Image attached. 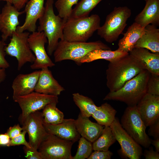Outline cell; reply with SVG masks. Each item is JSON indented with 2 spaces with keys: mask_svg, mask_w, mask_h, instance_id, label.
I'll list each match as a JSON object with an SVG mask.
<instances>
[{
  "mask_svg": "<svg viewBox=\"0 0 159 159\" xmlns=\"http://www.w3.org/2000/svg\"><path fill=\"white\" fill-rule=\"evenodd\" d=\"M147 93L159 95V75L150 74L147 84Z\"/></svg>",
  "mask_w": 159,
  "mask_h": 159,
  "instance_id": "33",
  "label": "cell"
},
{
  "mask_svg": "<svg viewBox=\"0 0 159 159\" xmlns=\"http://www.w3.org/2000/svg\"><path fill=\"white\" fill-rule=\"evenodd\" d=\"M129 54L128 53L117 49L115 51L98 49L94 50L87 54L80 60L81 64L89 63L100 59L112 62Z\"/></svg>",
  "mask_w": 159,
  "mask_h": 159,
  "instance_id": "25",
  "label": "cell"
},
{
  "mask_svg": "<svg viewBox=\"0 0 159 159\" xmlns=\"http://www.w3.org/2000/svg\"><path fill=\"white\" fill-rule=\"evenodd\" d=\"M64 90L53 77L48 68L40 70L39 79L34 91L45 94L58 96Z\"/></svg>",
  "mask_w": 159,
  "mask_h": 159,
  "instance_id": "19",
  "label": "cell"
},
{
  "mask_svg": "<svg viewBox=\"0 0 159 159\" xmlns=\"http://www.w3.org/2000/svg\"><path fill=\"white\" fill-rule=\"evenodd\" d=\"M145 6L136 16L135 22L145 28L151 24L159 25V0H146Z\"/></svg>",
  "mask_w": 159,
  "mask_h": 159,
  "instance_id": "22",
  "label": "cell"
},
{
  "mask_svg": "<svg viewBox=\"0 0 159 159\" xmlns=\"http://www.w3.org/2000/svg\"><path fill=\"white\" fill-rule=\"evenodd\" d=\"M129 54L150 74L159 75V53H151L146 49L134 48Z\"/></svg>",
  "mask_w": 159,
  "mask_h": 159,
  "instance_id": "20",
  "label": "cell"
},
{
  "mask_svg": "<svg viewBox=\"0 0 159 159\" xmlns=\"http://www.w3.org/2000/svg\"><path fill=\"white\" fill-rule=\"evenodd\" d=\"M21 123L23 130L28 134L31 147L38 150L41 143L49 134L43 125L42 112L38 111L30 114Z\"/></svg>",
  "mask_w": 159,
  "mask_h": 159,
  "instance_id": "12",
  "label": "cell"
},
{
  "mask_svg": "<svg viewBox=\"0 0 159 159\" xmlns=\"http://www.w3.org/2000/svg\"><path fill=\"white\" fill-rule=\"evenodd\" d=\"M102 0H81L72 9L69 18H78L88 16L90 12Z\"/></svg>",
  "mask_w": 159,
  "mask_h": 159,
  "instance_id": "30",
  "label": "cell"
},
{
  "mask_svg": "<svg viewBox=\"0 0 159 159\" xmlns=\"http://www.w3.org/2000/svg\"><path fill=\"white\" fill-rule=\"evenodd\" d=\"M75 125L80 136L92 143L100 135L104 127L97 123L91 121L89 117L82 116L80 112L75 120Z\"/></svg>",
  "mask_w": 159,
  "mask_h": 159,
  "instance_id": "21",
  "label": "cell"
},
{
  "mask_svg": "<svg viewBox=\"0 0 159 159\" xmlns=\"http://www.w3.org/2000/svg\"><path fill=\"white\" fill-rule=\"evenodd\" d=\"M150 74L147 70H143L119 90L110 92L103 100L123 102L128 106L136 105L147 93V84Z\"/></svg>",
  "mask_w": 159,
  "mask_h": 159,
  "instance_id": "3",
  "label": "cell"
},
{
  "mask_svg": "<svg viewBox=\"0 0 159 159\" xmlns=\"http://www.w3.org/2000/svg\"><path fill=\"white\" fill-rule=\"evenodd\" d=\"M24 13L20 11L10 2H6L0 13V32L2 40L5 42L11 37L19 24V16Z\"/></svg>",
  "mask_w": 159,
  "mask_h": 159,
  "instance_id": "14",
  "label": "cell"
},
{
  "mask_svg": "<svg viewBox=\"0 0 159 159\" xmlns=\"http://www.w3.org/2000/svg\"><path fill=\"white\" fill-rule=\"evenodd\" d=\"M109 62L106 74V85L110 92L119 90L144 69L139 62L129 54Z\"/></svg>",
  "mask_w": 159,
  "mask_h": 159,
  "instance_id": "1",
  "label": "cell"
},
{
  "mask_svg": "<svg viewBox=\"0 0 159 159\" xmlns=\"http://www.w3.org/2000/svg\"><path fill=\"white\" fill-rule=\"evenodd\" d=\"M74 143L49 134L38 150L42 159H72L71 150Z\"/></svg>",
  "mask_w": 159,
  "mask_h": 159,
  "instance_id": "10",
  "label": "cell"
},
{
  "mask_svg": "<svg viewBox=\"0 0 159 159\" xmlns=\"http://www.w3.org/2000/svg\"><path fill=\"white\" fill-rule=\"evenodd\" d=\"M145 1L146 0H145Z\"/></svg>",
  "mask_w": 159,
  "mask_h": 159,
  "instance_id": "46",
  "label": "cell"
},
{
  "mask_svg": "<svg viewBox=\"0 0 159 159\" xmlns=\"http://www.w3.org/2000/svg\"><path fill=\"white\" fill-rule=\"evenodd\" d=\"M110 127L116 140L120 146V151L123 156L130 159H140L143 155L141 146L124 129L118 118L115 117Z\"/></svg>",
  "mask_w": 159,
  "mask_h": 159,
  "instance_id": "11",
  "label": "cell"
},
{
  "mask_svg": "<svg viewBox=\"0 0 159 159\" xmlns=\"http://www.w3.org/2000/svg\"><path fill=\"white\" fill-rule=\"evenodd\" d=\"M143 155L146 159H159V152L154 151L151 147L149 150H145Z\"/></svg>",
  "mask_w": 159,
  "mask_h": 159,
  "instance_id": "40",
  "label": "cell"
},
{
  "mask_svg": "<svg viewBox=\"0 0 159 159\" xmlns=\"http://www.w3.org/2000/svg\"><path fill=\"white\" fill-rule=\"evenodd\" d=\"M149 126L148 135L155 139L159 138V119Z\"/></svg>",
  "mask_w": 159,
  "mask_h": 159,
  "instance_id": "39",
  "label": "cell"
},
{
  "mask_svg": "<svg viewBox=\"0 0 159 159\" xmlns=\"http://www.w3.org/2000/svg\"><path fill=\"white\" fill-rule=\"evenodd\" d=\"M136 107L146 127L159 119V95L146 93L138 103Z\"/></svg>",
  "mask_w": 159,
  "mask_h": 159,
  "instance_id": "15",
  "label": "cell"
},
{
  "mask_svg": "<svg viewBox=\"0 0 159 159\" xmlns=\"http://www.w3.org/2000/svg\"><path fill=\"white\" fill-rule=\"evenodd\" d=\"M100 19L97 14L69 18L63 30V39L69 42H86L100 27Z\"/></svg>",
  "mask_w": 159,
  "mask_h": 159,
  "instance_id": "5",
  "label": "cell"
},
{
  "mask_svg": "<svg viewBox=\"0 0 159 159\" xmlns=\"http://www.w3.org/2000/svg\"><path fill=\"white\" fill-rule=\"evenodd\" d=\"M6 46L4 41H0V67L5 69L10 66L9 63L5 58L6 54L5 49Z\"/></svg>",
  "mask_w": 159,
  "mask_h": 159,
  "instance_id": "36",
  "label": "cell"
},
{
  "mask_svg": "<svg viewBox=\"0 0 159 159\" xmlns=\"http://www.w3.org/2000/svg\"><path fill=\"white\" fill-rule=\"evenodd\" d=\"M116 110L110 104L105 102L98 107L92 116L97 123L104 126H110L114 121Z\"/></svg>",
  "mask_w": 159,
  "mask_h": 159,
  "instance_id": "26",
  "label": "cell"
},
{
  "mask_svg": "<svg viewBox=\"0 0 159 159\" xmlns=\"http://www.w3.org/2000/svg\"><path fill=\"white\" fill-rule=\"evenodd\" d=\"M23 130V128L22 127H21L18 124L12 127H10L6 133L11 139H12L19 135Z\"/></svg>",
  "mask_w": 159,
  "mask_h": 159,
  "instance_id": "38",
  "label": "cell"
},
{
  "mask_svg": "<svg viewBox=\"0 0 159 159\" xmlns=\"http://www.w3.org/2000/svg\"><path fill=\"white\" fill-rule=\"evenodd\" d=\"M79 0H57L55 3V7L58 15L67 20L71 14L72 6L77 4Z\"/></svg>",
  "mask_w": 159,
  "mask_h": 159,
  "instance_id": "31",
  "label": "cell"
},
{
  "mask_svg": "<svg viewBox=\"0 0 159 159\" xmlns=\"http://www.w3.org/2000/svg\"><path fill=\"white\" fill-rule=\"evenodd\" d=\"M73 100L84 117H89L97 109L98 106L90 98L78 93L72 94Z\"/></svg>",
  "mask_w": 159,
  "mask_h": 159,
  "instance_id": "27",
  "label": "cell"
},
{
  "mask_svg": "<svg viewBox=\"0 0 159 159\" xmlns=\"http://www.w3.org/2000/svg\"><path fill=\"white\" fill-rule=\"evenodd\" d=\"M54 3V0H47L37 29V31L43 32L47 39V52L50 56L53 53L59 39H63V29L67 21L55 14Z\"/></svg>",
  "mask_w": 159,
  "mask_h": 159,
  "instance_id": "2",
  "label": "cell"
},
{
  "mask_svg": "<svg viewBox=\"0 0 159 159\" xmlns=\"http://www.w3.org/2000/svg\"><path fill=\"white\" fill-rule=\"evenodd\" d=\"M144 29L134 22L128 27L123 37L119 41L117 49L129 53L134 48L135 44L144 33Z\"/></svg>",
  "mask_w": 159,
  "mask_h": 159,
  "instance_id": "24",
  "label": "cell"
},
{
  "mask_svg": "<svg viewBox=\"0 0 159 159\" xmlns=\"http://www.w3.org/2000/svg\"><path fill=\"white\" fill-rule=\"evenodd\" d=\"M26 133L25 130H23L18 135L11 139L9 147L23 145L26 147L31 148L29 142H27L25 139Z\"/></svg>",
  "mask_w": 159,
  "mask_h": 159,
  "instance_id": "34",
  "label": "cell"
},
{
  "mask_svg": "<svg viewBox=\"0 0 159 159\" xmlns=\"http://www.w3.org/2000/svg\"><path fill=\"white\" fill-rule=\"evenodd\" d=\"M40 70L27 74H19L14 80L12 88L13 96H22L34 91Z\"/></svg>",
  "mask_w": 159,
  "mask_h": 159,
  "instance_id": "18",
  "label": "cell"
},
{
  "mask_svg": "<svg viewBox=\"0 0 159 159\" xmlns=\"http://www.w3.org/2000/svg\"><path fill=\"white\" fill-rule=\"evenodd\" d=\"M29 32H14L10 42L5 47L6 54L16 58L17 69L20 70L27 62L33 63L35 57L30 49L28 42Z\"/></svg>",
  "mask_w": 159,
  "mask_h": 159,
  "instance_id": "8",
  "label": "cell"
},
{
  "mask_svg": "<svg viewBox=\"0 0 159 159\" xmlns=\"http://www.w3.org/2000/svg\"><path fill=\"white\" fill-rule=\"evenodd\" d=\"M11 138L6 133H0V148L1 147H9Z\"/></svg>",
  "mask_w": 159,
  "mask_h": 159,
  "instance_id": "42",
  "label": "cell"
},
{
  "mask_svg": "<svg viewBox=\"0 0 159 159\" xmlns=\"http://www.w3.org/2000/svg\"><path fill=\"white\" fill-rule=\"evenodd\" d=\"M44 0H29L26 4L24 12L26 17L23 24L18 26L16 30L19 32L27 31H36L37 21L42 14L44 9Z\"/></svg>",
  "mask_w": 159,
  "mask_h": 159,
  "instance_id": "16",
  "label": "cell"
},
{
  "mask_svg": "<svg viewBox=\"0 0 159 159\" xmlns=\"http://www.w3.org/2000/svg\"><path fill=\"white\" fill-rule=\"evenodd\" d=\"M75 121L73 119H64L61 123L55 125L47 124L43 121V125L48 134L74 143L81 137L76 128Z\"/></svg>",
  "mask_w": 159,
  "mask_h": 159,
  "instance_id": "17",
  "label": "cell"
},
{
  "mask_svg": "<svg viewBox=\"0 0 159 159\" xmlns=\"http://www.w3.org/2000/svg\"><path fill=\"white\" fill-rule=\"evenodd\" d=\"M25 157L28 159H42V155L38 150L32 147L24 146L23 148Z\"/></svg>",
  "mask_w": 159,
  "mask_h": 159,
  "instance_id": "37",
  "label": "cell"
},
{
  "mask_svg": "<svg viewBox=\"0 0 159 159\" xmlns=\"http://www.w3.org/2000/svg\"><path fill=\"white\" fill-rule=\"evenodd\" d=\"M29 0H9L10 2L16 9L20 11L24 7Z\"/></svg>",
  "mask_w": 159,
  "mask_h": 159,
  "instance_id": "41",
  "label": "cell"
},
{
  "mask_svg": "<svg viewBox=\"0 0 159 159\" xmlns=\"http://www.w3.org/2000/svg\"><path fill=\"white\" fill-rule=\"evenodd\" d=\"M0 1H6V2H9V0H0Z\"/></svg>",
  "mask_w": 159,
  "mask_h": 159,
  "instance_id": "45",
  "label": "cell"
},
{
  "mask_svg": "<svg viewBox=\"0 0 159 159\" xmlns=\"http://www.w3.org/2000/svg\"><path fill=\"white\" fill-rule=\"evenodd\" d=\"M131 14L127 6L115 7L106 16L104 24L97 30V34L106 42L116 41L126 26Z\"/></svg>",
  "mask_w": 159,
  "mask_h": 159,
  "instance_id": "6",
  "label": "cell"
},
{
  "mask_svg": "<svg viewBox=\"0 0 159 159\" xmlns=\"http://www.w3.org/2000/svg\"><path fill=\"white\" fill-rule=\"evenodd\" d=\"M14 101L18 103L21 110L19 119L22 122L30 114L43 110L51 103L58 102V96L45 94L35 91L27 95L13 96Z\"/></svg>",
  "mask_w": 159,
  "mask_h": 159,
  "instance_id": "9",
  "label": "cell"
},
{
  "mask_svg": "<svg viewBox=\"0 0 159 159\" xmlns=\"http://www.w3.org/2000/svg\"><path fill=\"white\" fill-rule=\"evenodd\" d=\"M6 76L5 69L0 67V84L5 80Z\"/></svg>",
  "mask_w": 159,
  "mask_h": 159,
  "instance_id": "44",
  "label": "cell"
},
{
  "mask_svg": "<svg viewBox=\"0 0 159 159\" xmlns=\"http://www.w3.org/2000/svg\"><path fill=\"white\" fill-rule=\"evenodd\" d=\"M57 103L52 102L46 105L42 112L43 121L47 123L55 125L61 123L64 118V115L56 107Z\"/></svg>",
  "mask_w": 159,
  "mask_h": 159,
  "instance_id": "29",
  "label": "cell"
},
{
  "mask_svg": "<svg viewBox=\"0 0 159 159\" xmlns=\"http://www.w3.org/2000/svg\"><path fill=\"white\" fill-rule=\"evenodd\" d=\"M134 48H143L153 53H159V29L156 26L148 24L144 32L135 44Z\"/></svg>",
  "mask_w": 159,
  "mask_h": 159,
  "instance_id": "23",
  "label": "cell"
},
{
  "mask_svg": "<svg viewBox=\"0 0 159 159\" xmlns=\"http://www.w3.org/2000/svg\"><path fill=\"white\" fill-rule=\"evenodd\" d=\"M98 49L111 50L108 45L100 40L87 42L60 40L53 52L54 62L70 60L80 64L81 60L87 54Z\"/></svg>",
  "mask_w": 159,
  "mask_h": 159,
  "instance_id": "4",
  "label": "cell"
},
{
  "mask_svg": "<svg viewBox=\"0 0 159 159\" xmlns=\"http://www.w3.org/2000/svg\"><path fill=\"white\" fill-rule=\"evenodd\" d=\"M28 42L30 49L35 57L30 66L32 69H42L55 65L45 50V45L47 39L43 32L36 31L32 32L29 36Z\"/></svg>",
  "mask_w": 159,
  "mask_h": 159,
  "instance_id": "13",
  "label": "cell"
},
{
  "mask_svg": "<svg viewBox=\"0 0 159 159\" xmlns=\"http://www.w3.org/2000/svg\"><path fill=\"white\" fill-rule=\"evenodd\" d=\"M87 159H110L113 153L108 150L107 151L94 150Z\"/></svg>",
  "mask_w": 159,
  "mask_h": 159,
  "instance_id": "35",
  "label": "cell"
},
{
  "mask_svg": "<svg viewBox=\"0 0 159 159\" xmlns=\"http://www.w3.org/2000/svg\"><path fill=\"white\" fill-rule=\"evenodd\" d=\"M92 143L81 137L78 141L77 152L72 159H87L93 150Z\"/></svg>",
  "mask_w": 159,
  "mask_h": 159,
  "instance_id": "32",
  "label": "cell"
},
{
  "mask_svg": "<svg viewBox=\"0 0 159 159\" xmlns=\"http://www.w3.org/2000/svg\"><path fill=\"white\" fill-rule=\"evenodd\" d=\"M151 143L155 147L156 150L159 152V138L150 139Z\"/></svg>",
  "mask_w": 159,
  "mask_h": 159,
  "instance_id": "43",
  "label": "cell"
},
{
  "mask_svg": "<svg viewBox=\"0 0 159 159\" xmlns=\"http://www.w3.org/2000/svg\"><path fill=\"white\" fill-rule=\"evenodd\" d=\"M120 123L124 129L139 144L145 148L150 146L151 139L146 133L147 127L141 118L136 105L128 106Z\"/></svg>",
  "mask_w": 159,
  "mask_h": 159,
  "instance_id": "7",
  "label": "cell"
},
{
  "mask_svg": "<svg viewBox=\"0 0 159 159\" xmlns=\"http://www.w3.org/2000/svg\"><path fill=\"white\" fill-rule=\"evenodd\" d=\"M116 141L110 126H104L101 134L92 143L93 150L107 151Z\"/></svg>",
  "mask_w": 159,
  "mask_h": 159,
  "instance_id": "28",
  "label": "cell"
}]
</instances>
